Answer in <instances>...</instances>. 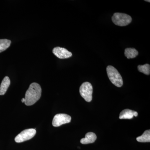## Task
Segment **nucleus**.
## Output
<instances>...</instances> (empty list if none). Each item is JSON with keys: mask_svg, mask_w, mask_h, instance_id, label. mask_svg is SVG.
Masks as SVG:
<instances>
[{"mask_svg": "<svg viewBox=\"0 0 150 150\" xmlns=\"http://www.w3.org/2000/svg\"><path fill=\"white\" fill-rule=\"evenodd\" d=\"M36 131L35 129H25L22 131L16 137L15 141L16 143H22L32 139L35 136Z\"/></svg>", "mask_w": 150, "mask_h": 150, "instance_id": "nucleus-5", "label": "nucleus"}, {"mask_svg": "<svg viewBox=\"0 0 150 150\" xmlns=\"http://www.w3.org/2000/svg\"><path fill=\"white\" fill-rule=\"evenodd\" d=\"M138 69L140 72L145 74L149 75L150 74V66L149 64H146L144 65H139Z\"/></svg>", "mask_w": 150, "mask_h": 150, "instance_id": "nucleus-14", "label": "nucleus"}, {"mask_svg": "<svg viewBox=\"0 0 150 150\" xmlns=\"http://www.w3.org/2000/svg\"><path fill=\"white\" fill-rule=\"evenodd\" d=\"M21 101L22 103H25V98H23L21 100Z\"/></svg>", "mask_w": 150, "mask_h": 150, "instance_id": "nucleus-15", "label": "nucleus"}, {"mask_svg": "<svg viewBox=\"0 0 150 150\" xmlns=\"http://www.w3.org/2000/svg\"><path fill=\"white\" fill-rule=\"evenodd\" d=\"M41 91V87L39 84L36 83H31L25 93V104L28 106L35 104L40 99Z\"/></svg>", "mask_w": 150, "mask_h": 150, "instance_id": "nucleus-1", "label": "nucleus"}, {"mask_svg": "<svg viewBox=\"0 0 150 150\" xmlns=\"http://www.w3.org/2000/svg\"><path fill=\"white\" fill-rule=\"evenodd\" d=\"M106 71L108 76L113 84L118 87H121L123 86V79L116 69L112 66H108L106 68Z\"/></svg>", "mask_w": 150, "mask_h": 150, "instance_id": "nucleus-2", "label": "nucleus"}, {"mask_svg": "<svg viewBox=\"0 0 150 150\" xmlns=\"http://www.w3.org/2000/svg\"><path fill=\"white\" fill-rule=\"evenodd\" d=\"M80 93L82 97L88 102L92 100L93 86L91 84L88 82H85L82 84L79 89Z\"/></svg>", "mask_w": 150, "mask_h": 150, "instance_id": "nucleus-4", "label": "nucleus"}, {"mask_svg": "<svg viewBox=\"0 0 150 150\" xmlns=\"http://www.w3.org/2000/svg\"><path fill=\"white\" fill-rule=\"evenodd\" d=\"M71 118L69 115L64 113L56 114L54 116L52 122V125L54 127H59L66 123L71 122Z\"/></svg>", "mask_w": 150, "mask_h": 150, "instance_id": "nucleus-6", "label": "nucleus"}, {"mask_svg": "<svg viewBox=\"0 0 150 150\" xmlns=\"http://www.w3.org/2000/svg\"><path fill=\"white\" fill-rule=\"evenodd\" d=\"M53 54L60 59H68L72 56V54L67 49L60 47H56L53 50Z\"/></svg>", "mask_w": 150, "mask_h": 150, "instance_id": "nucleus-7", "label": "nucleus"}, {"mask_svg": "<svg viewBox=\"0 0 150 150\" xmlns=\"http://www.w3.org/2000/svg\"><path fill=\"white\" fill-rule=\"evenodd\" d=\"M147 1V2H150V1H147V0H146V1Z\"/></svg>", "mask_w": 150, "mask_h": 150, "instance_id": "nucleus-16", "label": "nucleus"}, {"mask_svg": "<svg viewBox=\"0 0 150 150\" xmlns=\"http://www.w3.org/2000/svg\"><path fill=\"white\" fill-rule=\"evenodd\" d=\"M112 20L116 25L125 26L131 23L132 18L131 16L126 14L116 13L112 16Z\"/></svg>", "mask_w": 150, "mask_h": 150, "instance_id": "nucleus-3", "label": "nucleus"}, {"mask_svg": "<svg viewBox=\"0 0 150 150\" xmlns=\"http://www.w3.org/2000/svg\"><path fill=\"white\" fill-rule=\"evenodd\" d=\"M125 56L127 59H134L139 54V52L134 48H126L124 52Z\"/></svg>", "mask_w": 150, "mask_h": 150, "instance_id": "nucleus-11", "label": "nucleus"}, {"mask_svg": "<svg viewBox=\"0 0 150 150\" xmlns=\"http://www.w3.org/2000/svg\"><path fill=\"white\" fill-rule=\"evenodd\" d=\"M97 139L96 135L93 132H88L85 135V137L81 140V143L83 144H92L95 142Z\"/></svg>", "mask_w": 150, "mask_h": 150, "instance_id": "nucleus-9", "label": "nucleus"}, {"mask_svg": "<svg viewBox=\"0 0 150 150\" xmlns=\"http://www.w3.org/2000/svg\"><path fill=\"white\" fill-rule=\"evenodd\" d=\"M137 140L138 142H150V130H148L145 131L142 136L137 137Z\"/></svg>", "mask_w": 150, "mask_h": 150, "instance_id": "nucleus-12", "label": "nucleus"}, {"mask_svg": "<svg viewBox=\"0 0 150 150\" xmlns=\"http://www.w3.org/2000/svg\"><path fill=\"white\" fill-rule=\"evenodd\" d=\"M138 113L137 111H134L129 109L122 110L119 115V119H132L134 116L137 117Z\"/></svg>", "mask_w": 150, "mask_h": 150, "instance_id": "nucleus-8", "label": "nucleus"}, {"mask_svg": "<svg viewBox=\"0 0 150 150\" xmlns=\"http://www.w3.org/2000/svg\"><path fill=\"white\" fill-rule=\"evenodd\" d=\"M10 40L6 39H0V53L5 51L9 47L11 44Z\"/></svg>", "mask_w": 150, "mask_h": 150, "instance_id": "nucleus-13", "label": "nucleus"}, {"mask_svg": "<svg viewBox=\"0 0 150 150\" xmlns=\"http://www.w3.org/2000/svg\"><path fill=\"white\" fill-rule=\"evenodd\" d=\"M10 83V80L8 76L4 78L0 86V95H4L6 93Z\"/></svg>", "mask_w": 150, "mask_h": 150, "instance_id": "nucleus-10", "label": "nucleus"}]
</instances>
